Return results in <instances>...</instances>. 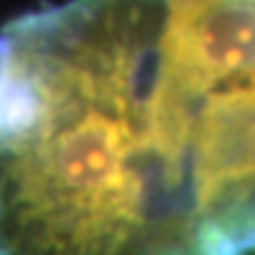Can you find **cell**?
Listing matches in <instances>:
<instances>
[{
	"instance_id": "1",
	"label": "cell",
	"mask_w": 255,
	"mask_h": 255,
	"mask_svg": "<svg viewBox=\"0 0 255 255\" xmlns=\"http://www.w3.org/2000/svg\"><path fill=\"white\" fill-rule=\"evenodd\" d=\"M164 0H71L0 29V255H203L151 115Z\"/></svg>"
},
{
	"instance_id": "2",
	"label": "cell",
	"mask_w": 255,
	"mask_h": 255,
	"mask_svg": "<svg viewBox=\"0 0 255 255\" xmlns=\"http://www.w3.org/2000/svg\"><path fill=\"white\" fill-rule=\"evenodd\" d=\"M188 188L206 255H242L255 208V76L188 104Z\"/></svg>"
},
{
	"instance_id": "3",
	"label": "cell",
	"mask_w": 255,
	"mask_h": 255,
	"mask_svg": "<svg viewBox=\"0 0 255 255\" xmlns=\"http://www.w3.org/2000/svg\"><path fill=\"white\" fill-rule=\"evenodd\" d=\"M255 76V0H164L156 86L190 102Z\"/></svg>"
}]
</instances>
